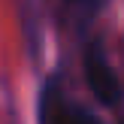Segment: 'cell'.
<instances>
[{"label": "cell", "instance_id": "6da1fadb", "mask_svg": "<svg viewBox=\"0 0 124 124\" xmlns=\"http://www.w3.org/2000/svg\"><path fill=\"white\" fill-rule=\"evenodd\" d=\"M85 79H88V88L94 91V97L103 106H118L121 103V82L100 42L85 46Z\"/></svg>", "mask_w": 124, "mask_h": 124}, {"label": "cell", "instance_id": "7a4b0ae2", "mask_svg": "<svg viewBox=\"0 0 124 124\" xmlns=\"http://www.w3.org/2000/svg\"><path fill=\"white\" fill-rule=\"evenodd\" d=\"M39 124H97V118L67 100L61 91V82L52 76L39 94Z\"/></svg>", "mask_w": 124, "mask_h": 124}, {"label": "cell", "instance_id": "3957f363", "mask_svg": "<svg viewBox=\"0 0 124 124\" xmlns=\"http://www.w3.org/2000/svg\"><path fill=\"white\" fill-rule=\"evenodd\" d=\"M121 124H124V121H121Z\"/></svg>", "mask_w": 124, "mask_h": 124}]
</instances>
